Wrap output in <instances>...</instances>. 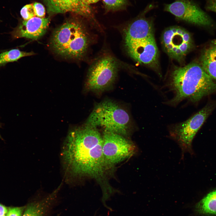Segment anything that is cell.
<instances>
[{
	"instance_id": "obj_17",
	"label": "cell",
	"mask_w": 216,
	"mask_h": 216,
	"mask_svg": "<svg viewBox=\"0 0 216 216\" xmlns=\"http://www.w3.org/2000/svg\"><path fill=\"white\" fill-rule=\"evenodd\" d=\"M20 15L24 20H27L34 17H44L45 9L41 3L35 2L27 4L21 9Z\"/></svg>"
},
{
	"instance_id": "obj_3",
	"label": "cell",
	"mask_w": 216,
	"mask_h": 216,
	"mask_svg": "<svg viewBox=\"0 0 216 216\" xmlns=\"http://www.w3.org/2000/svg\"><path fill=\"white\" fill-rule=\"evenodd\" d=\"M90 38L89 33L81 22L70 19L54 31L50 46L58 55L67 58L80 59L86 54Z\"/></svg>"
},
{
	"instance_id": "obj_14",
	"label": "cell",
	"mask_w": 216,
	"mask_h": 216,
	"mask_svg": "<svg viewBox=\"0 0 216 216\" xmlns=\"http://www.w3.org/2000/svg\"><path fill=\"white\" fill-rule=\"evenodd\" d=\"M200 60L204 70L213 80H216V39L204 49Z\"/></svg>"
},
{
	"instance_id": "obj_4",
	"label": "cell",
	"mask_w": 216,
	"mask_h": 216,
	"mask_svg": "<svg viewBox=\"0 0 216 216\" xmlns=\"http://www.w3.org/2000/svg\"><path fill=\"white\" fill-rule=\"evenodd\" d=\"M86 124L104 130L124 136L128 135L132 127L128 112L121 106L110 100L97 104L89 115Z\"/></svg>"
},
{
	"instance_id": "obj_10",
	"label": "cell",
	"mask_w": 216,
	"mask_h": 216,
	"mask_svg": "<svg viewBox=\"0 0 216 216\" xmlns=\"http://www.w3.org/2000/svg\"><path fill=\"white\" fill-rule=\"evenodd\" d=\"M129 55L140 63L154 66L158 63V50L154 34L137 41H124Z\"/></svg>"
},
{
	"instance_id": "obj_2",
	"label": "cell",
	"mask_w": 216,
	"mask_h": 216,
	"mask_svg": "<svg viewBox=\"0 0 216 216\" xmlns=\"http://www.w3.org/2000/svg\"><path fill=\"white\" fill-rule=\"evenodd\" d=\"M201 65L196 63L177 68L171 76L169 89L173 97L167 103L175 106L187 99L197 102L216 92V83Z\"/></svg>"
},
{
	"instance_id": "obj_1",
	"label": "cell",
	"mask_w": 216,
	"mask_h": 216,
	"mask_svg": "<svg viewBox=\"0 0 216 216\" xmlns=\"http://www.w3.org/2000/svg\"><path fill=\"white\" fill-rule=\"evenodd\" d=\"M102 144V135L97 128L85 124L69 130L63 156L67 170L74 176L95 179L102 190V200L106 201L115 192L108 180L114 166L106 160Z\"/></svg>"
},
{
	"instance_id": "obj_6",
	"label": "cell",
	"mask_w": 216,
	"mask_h": 216,
	"mask_svg": "<svg viewBox=\"0 0 216 216\" xmlns=\"http://www.w3.org/2000/svg\"><path fill=\"white\" fill-rule=\"evenodd\" d=\"M213 104L208 103L186 121L173 125L169 129L170 136L181 148L182 155L191 153L192 143L196 134L214 108Z\"/></svg>"
},
{
	"instance_id": "obj_19",
	"label": "cell",
	"mask_w": 216,
	"mask_h": 216,
	"mask_svg": "<svg viewBox=\"0 0 216 216\" xmlns=\"http://www.w3.org/2000/svg\"><path fill=\"white\" fill-rule=\"evenodd\" d=\"M106 7L108 8H118L123 5L126 0H103Z\"/></svg>"
},
{
	"instance_id": "obj_5",
	"label": "cell",
	"mask_w": 216,
	"mask_h": 216,
	"mask_svg": "<svg viewBox=\"0 0 216 216\" xmlns=\"http://www.w3.org/2000/svg\"><path fill=\"white\" fill-rule=\"evenodd\" d=\"M118 64L115 58L106 54L99 58L91 66L85 84L86 90L101 92L108 89L117 76Z\"/></svg>"
},
{
	"instance_id": "obj_7",
	"label": "cell",
	"mask_w": 216,
	"mask_h": 216,
	"mask_svg": "<svg viewBox=\"0 0 216 216\" xmlns=\"http://www.w3.org/2000/svg\"><path fill=\"white\" fill-rule=\"evenodd\" d=\"M102 135L104 157L112 166L130 158L136 151L135 145L122 135L106 130Z\"/></svg>"
},
{
	"instance_id": "obj_13",
	"label": "cell",
	"mask_w": 216,
	"mask_h": 216,
	"mask_svg": "<svg viewBox=\"0 0 216 216\" xmlns=\"http://www.w3.org/2000/svg\"><path fill=\"white\" fill-rule=\"evenodd\" d=\"M153 7L152 4L147 6L143 11L142 16L131 22L124 28V41L139 40L154 34L152 22L144 16Z\"/></svg>"
},
{
	"instance_id": "obj_24",
	"label": "cell",
	"mask_w": 216,
	"mask_h": 216,
	"mask_svg": "<svg viewBox=\"0 0 216 216\" xmlns=\"http://www.w3.org/2000/svg\"><path fill=\"white\" fill-rule=\"evenodd\" d=\"M1 135H0V138H1Z\"/></svg>"
},
{
	"instance_id": "obj_23",
	"label": "cell",
	"mask_w": 216,
	"mask_h": 216,
	"mask_svg": "<svg viewBox=\"0 0 216 216\" xmlns=\"http://www.w3.org/2000/svg\"><path fill=\"white\" fill-rule=\"evenodd\" d=\"M100 0H83L84 2L86 4H89L97 3Z\"/></svg>"
},
{
	"instance_id": "obj_9",
	"label": "cell",
	"mask_w": 216,
	"mask_h": 216,
	"mask_svg": "<svg viewBox=\"0 0 216 216\" xmlns=\"http://www.w3.org/2000/svg\"><path fill=\"white\" fill-rule=\"evenodd\" d=\"M162 41L169 55L178 60L184 57L192 46L189 33L184 29L176 26L166 29L163 35Z\"/></svg>"
},
{
	"instance_id": "obj_21",
	"label": "cell",
	"mask_w": 216,
	"mask_h": 216,
	"mask_svg": "<svg viewBox=\"0 0 216 216\" xmlns=\"http://www.w3.org/2000/svg\"><path fill=\"white\" fill-rule=\"evenodd\" d=\"M205 8L207 11L216 13V0H205Z\"/></svg>"
},
{
	"instance_id": "obj_15",
	"label": "cell",
	"mask_w": 216,
	"mask_h": 216,
	"mask_svg": "<svg viewBox=\"0 0 216 216\" xmlns=\"http://www.w3.org/2000/svg\"><path fill=\"white\" fill-rule=\"evenodd\" d=\"M58 190V188L42 200L29 203L25 208L22 216H46Z\"/></svg>"
},
{
	"instance_id": "obj_20",
	"label": "cell",
	"mask_w": 216,
	"mask_h": 216,
	"mask_svg": "<svg viewBox=\"0 0 216 216\" xmlns=\"http://www.w3.org/2000/svg\"><path fill=\"white\" fill-rule=\"evenodd\" d=\"M25 208L24 207L10 208L8 210L6 216H22Z\"/></svg>"
},
{
	"instance_id": "obj_8",
	"label": "cell",
	"mask_w": 216,
	"mask_h": 216,
	"mask_svg": "<svg viewBox=\"0 0 216 216\" xmlns=\"http://www.w3.org/2000/svg\"><path fill=\"white\" fill-rule=\"evenodd\" d=\"M164 10L178 19L195 25L211 27L214 25L211 16L193 0H175L165 4Z\"/></svg>"
},
{
	"instance_id": "obj_18",
	"label": "cell",
	"mask_w": 216,
	"mask_h": 216,
	"mask_svg": "<svg viewBox=\"0 0 216 216\" xmlns=\"http://www.w3.org/2000/svg\"><path fill=\"white\" fill-rule=\"evenodd\" d=\"M34 54L33 52H27L16 49L2 52L0 54V66L9 62L16 61L22 57Z\"/></svg>"
},
{
	"instance_id": "obj_22",
	"label": "cell",
	"mask_w": 216,
	"mask_h": 216,
	"mask_svg": "<svg viewBox=\"0 0 216 216\" xmlns=\"http://www.w3.org/2000/svg\"><path fill=\"white\" fill-rule=\"evenodd\" d=\"M8 210L5 206L0 203V216H6Z\"/></svg>"
},
{
	"instance_id": "obj_11",
	"label": "cell",
	"mask_w": 216,
	"mask_h": 216,
	"mask_svg": "<svg viewBox=\"0 0 216 216\" xmlns=\"http://www.w3.org/2000/svg\"><path fill=\"white\" fill-rule=\"evenodd\" d=\"M50 23V19L45 17H34L23 20L11 32V34L14 38H24L37 40L45 34Z\"/></svg>"
},
{
	"instance_id": "obj_16",
	"label": "cell",
	"mask_w": 216,
	"mask_h": 216,
	"mask_svg": "<svg viewBox=\"0 0 216 216\" xmlns=\"http://www.w3.org/2000/svg\"><path fill=\"white\" fill-rule=\"evenodd\" d=\"M198 214L208 216L216 215V190L207 194L196 205Z\"/></svg>"
},
{
	"instance_id": "obj_12",
	"label": "cell",
	"mask_w": 216,
	"mask_h": 216,
	"mask_svg": "<svg viewBox=\"0 0 216 216\" xmlns=\"http://www.w3.org/2000/svg\"><path fill=\"white\" fill-rule=\"evenodd\" d=\"M47 10L52 14L73 13L86 18L93 17L89 5L83 0H44Z\"/></svg>"
}]
</instances>
